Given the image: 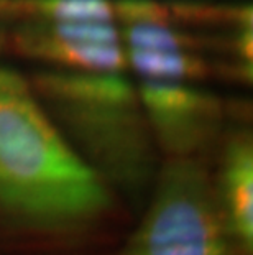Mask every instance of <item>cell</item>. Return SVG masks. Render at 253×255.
<instances>
[{
  "label": "cell",
  "instance_id": "7",
  "mask_svg": "<svg viewBox=\"0 0 253 255\" xmlns=\"http://www.w3.org/2000/svg\"><path fill=\"white\" fill-rule=\"evenodd\" d=\"M123 50L127 69L135 73L138 79L204 83L215 68L207 58V53L189 50Z\"/></svg>",
  "mask_w": 253,
  "mask_h": 255
},
{
  "label": "cell",
  "instance_id": "2",
  "mask_svg": "<svg viewBox=\"0 0 253 255\" xmlns=\"http://www.w3.org/2000/svg\"><path fill=\"white\" fill-rule=\"evenodd\" d=\"M28 79L68 142L135 216L161 163L137 83L127 71L51 68H40Z\"/></svg>",
  "mask_w": 253,
  "mask_h": 255
},
{
  "label": "cell",
  "instance_id": "1",
  "mask_svg": "<svg viewBox=\"0 0 253 255\" xmlns=\"http://www.w3.org/2000/svg\"><path fill=\"white\" fill-rule=\"evenodd\" d=\"M133 218L56 127L30 79L0 64V255H99Z\"/></svg>",
  "mask_w": 253,
  "mask_h": 255
},
{
  "label": "cell",
  "instance_id": "3",
  "mask_svg": "<svg viewBox=\"0 0 253 255\" xmlns=\"http://www.w3.org/2000/svg\"><path fill=\"white\" fill-rule=\"evenodd\" d=\"M99 255H239L215 208L207 158H161L132 224Z\"/></svg>",
  "mask_w": 253,
  "mask_h": 255
},
{
  "label": "cell",
  "instance_id": "5",
  "mask_svg": "<svg viewBox=\"0 0 253 255\" xmlns=\"http://www.w3.org/2000/svg\"><path fill=\"white\" fill-rule=\"evenodd\" d=\"M8 51L41 68L68 71H128L120 30L102 21H17Z\"/></svg>",
  "mask_w": 253,
  "mask_h": 255
},
{
  "label": "cell",
  "instance_id": "6",
  "mask_svg": "<svg viewBox=\"0 0 253 255\" xmlns=\"http://www.w3.org/2000/svg\"><path fill=\"white\" fill-rule=\"evenodd\" d=\"M209 180L224 229L239 255H253V132L227 124L207 156Z\"/></svg>",
  "mask_w": 253,
  "mask_h": 255
},
{
  "label": "cell",
  "instance_id": "9",
  "mask_svg": "<svg viewBox=\"0 0 253 255\" xmlns=\"http://www.w3.org/2000/svg\"><path fill=\"white\" fill-rule=\"evenodd\" d=\"M18 20L17 0H0V25H13Z\"/></svg>",
  "mask_w": 253,
  "mask_h": 255
},
{
  "label": "cell",
  "instance_id": "8",
  "mask_svg": "<svg viewBox=\"0 0 253 255\" xmlns=\"http://www.w3.org/2000/svg\"><path fill=\"white\" fill-rule=\"evenodd\" d=\"M102 21L117 25L115 0H18V21Z\"/></svg>",
  "mask_w": 253,
  "mask_h": 255
},
{
  "label": "cell",
  "instance_id": "4",
  "mask_svg": "<svg viewBox=\"0 0 253 255\" xmlns=\"http://www.w3.org/2000/svg\"><path fill=\"white\" fill-rule=\"evenodd\" d=\"M140 102L161 158H207L227 127L222 99L201 83L138 79Z\"/></svg>",
  "mask_w": 253,
  "mask_h": 255
}]
</instances>
